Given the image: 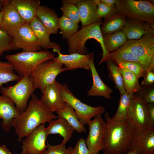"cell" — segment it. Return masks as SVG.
Masks as SVG:
<instances>
[{
	"label": "cell",
	"mask_w": 154,
	"mask_h": 154,
	"mask_svg": "<svg viewBox=\"0 0 154 154\" xmlns=\"http://www.w3.org/2000/svg\"><path fill=\"white\" fill-rule=\"evenodd\" d=\"M130 150L137 154H154V128L135 129Z\"/></svg>",
	"instance_id": "cell-14"
},
{
	"label": "cell",
	"mask_w": 154,
	"mask_h": 154,
	"mask_svg": "<svg viewBox=\"0 0 154 154\" xmlns=\"http://www.w3.org/2000/svg\"><path fill=\"white\" fill-rule=\"evenodd\" d=\"M144 23L132 19L126 20L125 24L121 30L125 35L127 40L140 38L145 33Z\"/></svg>",
	"instance_id": "cell-27"
},
{
	"label": "cell",
	"mask_w": 154,
	"mask_h": 154,
	"mask_svg": "<svg viewBox=\"0 0 154 154\" xmlns=\"http://www.w3.org/2000/svg\"><path fill=\"white\" fill-rule=\"evenodd\" d=\"M79 27L77 23L62 15L59 18L58 28L63 39H68L77 32Z\"/></svg>",
	"instance_id": "cell-31"
},
{
	"label": "cell",
	"mask_w": 154,
	"mask_h": 154,
	"mask_svg": "<svg viewBox=\"0 0 154 154\" xmlns=\"http://www.w3.org/2000/svg\"><path fill=\"white\" fill-rule=\"evenodd\" d=\"M31 98L25 110L14 118L12 122V127L20 142L40 125L58 118L42 104L35 94Z\"/></svg>",
	"instance_id": "cell-1"
},
{
	"label": "cell",
	"mask_w": 154,
	"mask_h": 154,
	"mask_svg": "<svg viewBox=\"0 0 154 154\" xmlns=\"http://www.w3.org/2000/svg\"><path fill=\"white\" fill-rule=\"evenodd\" d=\"M56 113L58 117L64 119L78 133L86 132L84 125L80 121L74 110L66 103L63 107Z\"/></svg>",
	"instance_id": "cell-26"
},
{
	"label": "cell",
	"mask_w": 154,
	"mask_h": 154,
	"mask_svg": "<svg viewBox=\"0 0 154 154\" xmlns=\"http://www.w3.org/2000/svg\"><path fill=\"white\" fill-rule=\"evenodd\" d=\"M20 113L10 99L4 95H0V118L2 119V128L5 132L10 131L13 120Z\"/></svg>",
	"instance_id": "cell-19"
},
{
	"label": "cell",
	"mask_w": 154,
	"mask_h": 154,
	"mask_svg": "<svg viewBox=\"0 0 154 154\" xmlns=\"http://www.w3.org/2000/svg\"><path fill=\"white\" fill-rule=\"evenodd\" d=\"M87 124L89 131L85 140L86 144L92 154H98L104 148L107 133L106 123L102 114H100L90 120Z\"/></svg>",
	"instance_id": "cell-10"
},
{
	"label": "cell",
	"mask_w": 154,
	"mask_h": 154,
	"mask_svg": "<svg viewBox=\"0 0 154 154\" xmlns=\"http://www.w3.org/2000/svg\"><path fill=\"white\" fill-rule=\"evenodd\" d=\"M14 44L17 49L36 52L41 50V47L29 24L25 23L13 36Z\"/></svg>",
	"instance_id": "cell-13"
},
{
	"label": "cell",
	"mask_w": 154,
	"mask_h": 154,
	"mask_svg": "<svg viewBox=\"0 0 154 154\" xmlns=\"http://www.w3.org/2000/svg\"><path fill=\"white\" fill-rule=\"evenodd\" d=\"M3 14V11L2 10V11L0 12V28L1 27Z\"/></svg>",
	"instance_id": "cell-48"
},
{
	"label": "cell",
	"mask_w": 154,
	"mask_h": 154,
	"mask_svg": "<svg viewBox=\"0 0 154 154\" xmlns=\"http://www.w3.org/2000/svg\"><path fill=\"white\" fill-rule=\"evenodd\" d=\"M126 18L123 15L116 13L105 21L100 27L102 35L121 31L126 23Z\"/></svg>",
	"instance_id": "cell-29"
},
{
	"label": "cell",
	"mask_w": 154,
	"mask_h": 154,
	"mask_svg": "<svg viewBox=\"0 0 154 154\" xmlns=\"http://www.w3.org/2000/svg\"><path fill=\"white\" fill-rule=\"evenodd\" d=\"M118 65L119 67L125 68L133 74L138 79L144 77L145 75L144 67L139 63L132 62L122 61Z\"/></svg>",
	"instance_id": "cell-38"
},
{
	"label": "cell",
	"mask_w": 154,
	"mask_h": 154,
	"mask_svg": "<svg viewBox=\"0 0 154 154\" xmlns=\"http://www.w3.org/2000/svg\"><path fill=\"white\" fill-rule=\"evenodd\" d=\"M46 127V135L58 134L63 138L61 143L66 145L72 137L74 129L64 119L58 117L52 120Z\"/></svg>",
	"instance_id": "cell-23"
},
{
	"label": "cell",
	"mask_w": 154,
	"mask_h": 154,
	"mask_svg": "<svg viewBox=\"0 0 154 154\" xmlns=\"http://www.w3.org/2000/svg\"><path fill=\"white\" fill-rule=\"evenodd\" d=\"M10 1L25 22L29 23L36 17L37 10L40 3L39 0H10Z\"/></svg>",
	"instance_id": "cell-24"
},
{
	"label": "cell",
	"mask_w": 154,
	"mask_h": 154,
	"mask_svg": "<svg viewBox=\"0 0 154 154\" xmlns=\"http://www.w3.org/2000/svg\"><path fill=\"white\" fill-rule=\"evenodd\" d=\"M117 12L128 19H135L154 25V6L150 1L119 0L116 5Z\"/></svg>",
	"instance_id": "cell-5"
},
{
	"label": "cell",
	"mask_w": 154,
	"mask_h": 154,
	"mask_svg": "<svg viewBox=\"0 0 154 154\" xmlns=\"http://www.w3.org/2000/svg\"><path fill=\"white\" fill-rule=\"evenodd\" d=\"M145 34L140 38L128 40L121 47L151 62L154 57V25L144 23Z\"/></svg>",
	"instance_id": "cell-8"
},
{
	"label": "cell",
	"mask_w": 154,
	"mask_h": 154,
	"mask_svg": "<svg viewBox=\"0 0 154 154\" xmlns=\"http://www.w3.org/2000/svg\"><path fill=\"white\" fill-rule=\"evenodd\" d=\"M103 43L106 50L109 53L122 46L127 39L122 31L103 35Z\"/></svg>",
	"instance_id": "cell-28"
},
{
	"label": "cell",
	"mask_w": 154,
	"mask_h": 154,
	"mask_svg": "<svg viewBox=\"0 0 154 154\" xmlns=\"http://www.w3.org/2000/svg\"><path fill=\"white\" fill-rule=\"evenodd\" d=\"M0 154H12L9 149L4 145H0Z\"/></svg>",
	"instance_id": "cell-45"
},
{
	"label": "cell",
	"mask_w": 154,
	"mask_h": 154,
	"mask_svg": "<svg viewBox=\"0 0 154 154\" xmlns=\"http://www.w3.org/2000/svg\"><path fill=\"white\" fill-rule=\"evenodd\" d=\"M66 71L62 64L52 59L41 64L30 76L36 88L42 93L47 86L56 80L58 75Z\"/></svg>",
	"instance_id": "cell-9"
},
{
	"label": "cell",
	"mask_w": 154,
	"mask_h": 154,
	"mask_svg": "<svg viewBox=\"0 0 154 154\" xmlns=\"http://www.w3.org/2000/svg\"><path fill=\"white\" fill-rule=\"evenodd\" d=\"M17 49L13 36L0 28V56L5 52Z\"/></svg>",
	"instance_id": "cell-36"
},
{
	"label": "cell",
	"mask_w": 154,
	"mask_h": 154,
	"mask_svg": "<svg viewBox=\"0 0 154 154\" xmlns=\"http://www.w3.org/2000/svg\"><path fill=\"white\" fill-rule=\"evenodd\" d=\"M139 95L135 96L143 99L147 104H154V85L141 87Z\"/></svg>",
	"instance_id": "cell-40"
},
{
	"label": "cell",
	"mask_w": 154,
	"mask_h": 154,
	"mask_svg": "<svg viewBox=\"0 0 154 154\" xmlns=\"http://www.w3.org/2000/svg\"><path fill=\"white\" fill-rule=\"evenodd\" d=\"M37 37L41 47L44 50L52 48L54 52L61 50V48L57 43L51 41V35L46 27L37 17H34L29 23Z\"/></svg>",
	"instance_id": "cell-21"
},
{
	"label": "cell",
	"mask_w": 154,
	"mask_h": 154,
	"mask_svg": "<svg viewBox=\"0 0 154 154\" xmlns=\"http://www.w3.org/2000/svg\"><path fill=\"white\" fill-rule=\"evenodd\" d=\"M125 154H137L135 151L130 150Z\"/></svg>",
	"instance_id": "cell-47"
},
{
	"label": "cell",
	"mask_w": 154,
	"mask_h": 154,
	"mask_svg": "<svg viewBox=\"0 0 154 154\" xmlns=\"http://www.w3.org/2000/svg\"><path fill=\"white\" fill-rule=\"evenodd\" d=\"M61 86L55 80L45 87L40 99L42 104L52 113L63 108L65 103L61 95Z\"/></svg>",
	"instance_id": "cell-16"
},
{
	"label": "cell",
	"mask_w": 154,
	"mask_h": 154,
	"mask_svg": "<svg viewBox=\"0 0 154 154\" xmlns=\"http://www.w3.org/2000/svg\"><path fill=\"white\" fill-rule=\"evenodd\" d=\"M149 124L151 127H154V104H147Z\"/></svg>",
	"instance_id": "cell-43"
},
{
	"label": "cell",
	"mask_w": 154,
	"mask_h": 154,
	"mask_svg": "<svg viewBox=\"0 0 154 154\" xmlns=\"http://www.w3.org/2000/svg\"><path fill=\"white\" fill-rule=\"evenodd\" d=\"M77 6L79 13L82 27L102 21L97 17L96 0H68Z\"/></svg>",
	"instance_id": "cell-18"
},
{
	"label": "cell",
	"mask_w": 154,
	"mask_h": 154,
	"mask_svg": "<svg viewBox=\"0 0 154 154\" xmlns=\"http://www.w3.org/2000/svg\"><path fill=\"white\" fill-rule=\"evenodd\" d=\"M14 70L10 63L0 60V88L4 84L20 79V76L14 72Z\"/></svg>",
	"instance_id": "cell-33"
},
{
	"label": "cell",
	"mask_w": 154,
	"mask_h": 154,
	"mask_svg": "<svg viewBox=\"0 0 154 154\" xmlns=\"http://www.w3.org/2000/svg\"><path fill=\"white\" fill-rule=\"evenodd\" d=\"M55 57L53 53L44 50L36 52L23 50L5 56V58L12 65L14 70L22 76H30L41 64Z\"/></svg>",
	"instance_id": "cell-4"
},
{
	"label": "cell",
	"mask_w": 154,
	"mask_h": 154,
	"mask_svg": "<svg viewBox=\"0 0 154 154\" xmlns=\"http://www.w3.org/2000/svg\"><path fill=\"white\" fill-rule=\"evenodd\" d=\"M0 88L2 95L10 99L21 113L27 108L28 100L36 89L29 76H22L13 86H2Z\"/></svg>",
	"instance_id": "cell-6"
},
{
	"label": "cell",
	"mask_w": 154,
	"mask_h": 154,
	"mask_svg": "<svg viewBox=\"0 0 154 154\" xmlns=\"http://www.w3.org/2000/svg\"><path fill=\"white\" fill-rule=\"evenodd\" d=\"M44 124L34 129L22 141V154H43L46 149L48 137Z\"/></svg>",
	"instance_id": "cell-12"
},
{
	"label": "cell",
	"mask_w": 154,
	"mask_h": 154,
	"mask_svg": "<svg viewBox=\"0 0 154 154\" xmlns=\"http://www.w3.org/2000/svg\"><path fill=\"white\" fill-rule=\"evenodd\" d=\"M119 67L122 77L124 87L126 92L128 93L134 94L138 92L141 87L138 81V78L133 74L127 70L121 67Z\"/></svg>",
	"instance_id": "cell-30"
},
{
	"label": "cell",
	"mask_w": 154,
	"mask_h": 154,
	"mask_svg": "<svg viewBox=\"0 0 154 154\" xmlns=\"http://www.w3.org/2000/svg\"><path fill=\"white\" fill-rule=\"evenodd\" d=\"M71 154H92L88 148L85 140L82 137L79 138L77 141Z\"/></svg>",
	"instance_id": "cell-41"
},
{
	"label": "cell",
	"mask_w": 154,
	"mask_h": 154,
	"mask_svg": "<svg viewBox=\"0 0 154 154\" xmlns=\"http://www.w3.org/2000/svg\"><path fill=\"white\" fill-rule=\"evenodd\" d=\"M127 119L136 129L153 128L150 127L149 124L147 104L143 99L134 95L128 108Z\"/></svg>",
	"instance_id": "cell-11"
},
{
	"label": "cell",
	"mask_w": 154,
	"mask_h": 154,
	"mask_svg": "<svg viewBox=\"0 0 154 154\" xmlns=\"http://www.w3.org/2000/svg\"><path fill=\"white\" fill-rule=\"evenodd\" d=\"M58 56L52 59L54 61L63 64L67 70H73L77 68H82L90 70L89 64L92 57L94 55V52L86 54H82L77 53L63 54L60 51L56 52Z\"/></svg>",
	"instance_id": "cell-17"
},
{
	"label": "cell",
	"mask_w": 154,
	"mask_h": 154,
	"mask_svg": "<svg viewBox=\"0 0 154 154\" xmlns=\"http://www.w3.org/2000/svg\"><path fill=\"white\" fill-rule=\"evenodd\" d=\"M5 0H0V12L2 11Z\"/></svg>",
	"instance_id": "cell-46"
},
{
	"label": "cell",
	"mask_w": 154,
	"mask_h": 154,
	"mask_svg": "<svg viewBox=\"0 0 154 154\" xmlns=\"http://www.w3.org/2000/svg\"><path fill=\"white\" fill-rule=\"evenodd\" d=\"M107 126L104 154H125L130 150L135 128L128 119H116L105 114Z\"/></svg>",
	"instance_id": "cell-2"
},
{
	"label": "cell",
	"mask_w": 154,
	"mask_h": 154,
	"mask_svg": "<svg viewBox=\"0 0 154 154\" xmlns=\"http://www.w3.org/2000/svg\"><path fill=\"white\" fill-rule=\"evenodd\" d=\"M103 23L102 21L82 27L67 39L68 54H88L86 43L88 40L93 38L100 44L102 50V57L99 62V65L108 60L109 53L104 46L103 35L100 29Z\"/></svg>",
	"instance_id": "cell-3"
},
{
	"label": "cell",
	"mask_w": 154,
	"mask_h": 154,
	"mask_svg": "<svg viewBox=\"0 0 154 154\" xmlns=\"http://www.w3.org/2000/svg\"><path fill=\"white\" fill-rule=\"evenodd\" d=\"M46 149L43 154H71L72 148H66L65 145L61 143L58 145H52L48 141L46 143Z\"/></svg>",
	"instance_id": "cell-39"
},
{
	"label": "cell",
	"mask_w": 154,
	"mask_h": 154,
	"mask_svg": "<svg viewBox=\"0 0 154 154\" xmlns=\"http://www.w3.org/2000/svg\"><path fill=\"white\" fill-rule=\"evenodd\" d=\"M60 10L63 15L72 21L79 24L80 22L78 8L76 4L69 2L68 0H62Z\"/></svg>",
	"instance_id": "cell-35"
},
{
	"label": "cell",
	"mask_w": 154,
	"mask_h": 154,
	"mask_svg": "<svg viewBox=\"0 0 154 154\" xmlns=\"http://www.w3.org/2000/svg\"><path fill=\"white\" fill-rule=\"evenodd\" d=\"M60 93L63 100L74 109L84 125L87 124L92 117L105 112V109L103 106L93 107L82 102L73 94L65 84H62Z\"/></svg>",
	"instance_id": "cell-7"
},
{
	"label": "cell",
	"mask_w": 154,
	"mask_h": 154,
	"mask_svg": "<svg viewBox=\"0 0 154 154\" xmlns=\"http://www.w3.org/2000/svg\"><path fill=\"white\" fill-rule=\"evenodd\" d=\"M106 62L107 69L109 72V76L114 84L121 95L126 92L124 89L122 77L119 68L111 60L108 59Z\"/></svg>",
	"instance_id": "cell-32"
},
{
	"label": "cell",
	"mask_w": 154,
	"mask_h": 154,
	"mask_svg": "<svg viewBox=\"0 0 154 154\" xmlns=\"http://www.w3.org/2000/svg\"><path fill=\"white\" fill-rule=\"evenodd\" d=\"M97 5L96 14L100 19L104 18L105 21L107 19L117 13L116 5H108L101 2L100 0H96Z\"/></svg>",
	"instance_id": "cell-37"
},
{
	"label": "cell",
	"mask_w": 154,
	"mask_h": 154,
	"mask_svg": "<svg viewBox=\"0 0 154 154\" xmlns=\"http://www.w3.org/2000/svg\"><path fill=\"white\" fill-rule=\"evenodd\" d=\"M115 64H118L122 61L137 62L141 64L144 67L145 74L150 62L141 58L121 47L117 50L109 53L108 59Z\"/></svg>",
	"instance_id": "cell-25"
},
{
	"label": "cell",
	"mask_w": 154,
	"mask_h": 154,
	"mask_svg": "<svg viewBox=\"0 0 154 154\" xmlns=\"http://www.w3.org/2000/svg\"><path fill=\"white\" fill-rule=\"evenodd\" d=\"M94 56L92 57L89 62L93 83L92 87L87 92V96H100L110 100L111 98V94L113 92V90L105 84L100 77L94 65Z\"/></svg>",
	"instance_id": "cell-20"
},
{
	"label": "cell",
	"mask_w": 154,
	"mask_h": 154,
	"mask_svg": "<svg viewBox=\"0 0 154 154\" xmlns=\"http://www.w3.org/2000/svg\"><path fill=\"white\" fill-rule=\"evenodd\" d=\"M134 95L126 92L121 95L117 110L112 118L116 119H127L128 108Z\"/></svg>",
	"instance_id": "cell-34"
},
{
	"label": "cell",
	"mask_w": 154,
	"mask_h": 154,
	"mask_svg": "<svg viewBox=\"0 0 154 154\" xmlns=\"http://www.w3.org/2000/svg\"><path fill=\"white\" fill-rule=\"evenodd\" d=\"M36 17L46 27L51 35L58 34L59 17L54 9L46 5H40L37 10Z\"/></svg>",
	"instance_id": "cell-22"
},
{
	"label": "cell",
	"mask_w": 154,
	"mask_h": 154,
	"mask_svg": "<svg viewBox=\"0 0 154 154\" xmlns=\"http://www.w3.org/2000/svg\"><path fill=\"white\" fill-rule=\"evenodd\" d=\"M141 86H148L153 85L154 83V72L153 70L149 71L144 76Z\"/></svg>",
	"instance_id": "cell-42"
},
{
	"label": "cell",
	"mask_w": 154,
	"mask_h": 154,
	"mask_svg": "<svg viewBox=\"0 0 154 154\" xmlns=\"http://www.w3.org/2000/svg\"><path fill=\"white\" fill-rule=\"evenodd\" d=\"M102 3L109 6L115 5L119 2V0H100Z\"/></svg>",
	"instance_id": "cell-44"
},
{
	"label": "cell",
	"mask_w": 154,
	"mask_h": 154,
	"mask_svg": "<svg viewBox=\"0 0 154 154\" xmlns=\"http://www.w3.org/2000/svg\"><path fill=\"white\" fill-rule=\"evenodd\" d=\"M0 28L13 36L25 23L10 0H5Z\"/></svg>",
	"instance_id": "cell-15"
}]
</instances>
